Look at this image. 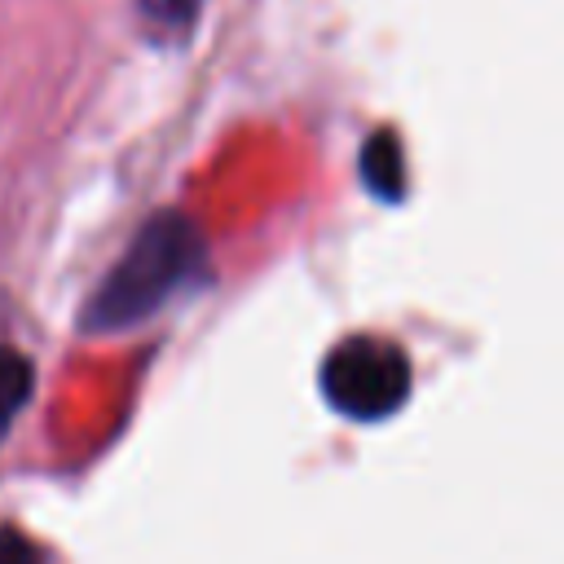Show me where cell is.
<instances>
[{"instance_id":"1","label":"cell","mask_w":564,"mask_h":564,"mask_svg":"<svg viewBox=\"0 0 564 564\" xmlns=\"http://www.w3.org/2000/svg\"><path fill=\"white\" fill-rule=\"evenodd\" d=\"M207 282H212V264H207L203 229L185 212L163 207L132 234L123 256L101 273V282L79 308V330L128 335L154 322L181 295L203 291Z\"/></svg>"},{"instance_id":"2","label":"cell","mask_w":564,"mask_h":564,"mask_svg":"<svg viewBox=\"0 0 564 564\" xmlns=\"http://www.w3.org/2000/svg\"><path fill=\"white\" fill-rule=\"evenodd\" d=\"M317 388L335 414L352 423H379L410 397V357L392 339L348 335L322 357Z\"/></svg>"},{"instance_id":"3","label":"cell","mask_w":564,"mask_h":564,"mask_svg":"<svg viewBox=\"0 0 564 564\" xmlns=\"http://www.w3.org/2000/svg\"><path fill=\"white\" fill-rule=\"evenodd\" d=\"M357 167H361V181H366V189H370L375 198L397 203V198L405 194V159H401L397 132H388V128L370 132L366 145H361Z\"/></svg>"},{"instance_id":"4","label":"cell","mask_w":564,"mask_h":564,"mask_svg":"<svg viewBox=\"0 0 564 564\" xmlns=\"http://www.w3.org/2000/svg\"><path fill=\"white\" fill-rule=\"evenodd\" d=\"M35 388V366L26 352H18L13 344H0V441L9 436V423L22 414V405L31 401Z\"/></svg>"},{"instance_id":"5","label":"cell","mask_w":564,"mask_h":564,"mask_svg":"<svg viewBox=\"0 0 564 564\" xmlns=\"http://www.w3.org/2000/svg\"><path fill=\"white\" fill-rule=\"evenodd\" d=\"M132 4H137V13L150 26H159L167 35H185L198 22V13H203L207 0H132Z\"/></svg>"},{"instance_id":"6","label":"cell","mask_w":564,"mask_h":564,"mask_svg":"<svg viewBox=\"0 0 564 564\" xmlns=\"http://www.w3.org/2000/svg\"><path fill=\"white\" fill-rule=\"evenodd\" d=\"M0 564H40V551L22 529L0 524Z\"/></svg>"}]
</instances>
